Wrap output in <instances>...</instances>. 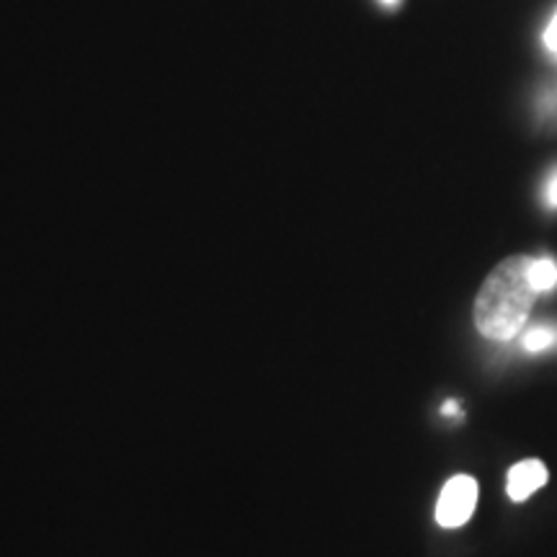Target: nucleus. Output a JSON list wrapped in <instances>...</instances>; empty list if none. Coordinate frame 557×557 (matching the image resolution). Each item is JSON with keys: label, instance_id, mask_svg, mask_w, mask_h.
I'll list each match as a JSON object with an SVG mask.
<instances>
[{"label": "nucleus", "instance_id": "nucleus-1", "mask_svg": "<svg viewBox=\"0 0 557 557\" xmlns=\"http://www.w3.org/2000/svg\"><path fill=\"white\" fill-rule=\"evenodd\" d=\"M529 256H511L485 276L475 299V325L485 338L511 341L524 329L537 289L529 282Z\"/></svg>", "mask_w": 557, "mask_h": 557}, {"label": "nucleus", "instance_id": "nucleus-2", "mask_svg": "<svg viewBox=\"0 0 557 557\" xmlns=\"http://www.w3.org/2000/svg\"><path fill=\"white\" fill-rule=\"evenodd\" d=\"M478 506V480L472 475H455L442 487L436 500V521L444 529L465 527Z\"/></svg>", "mask_w": 557, "mask_h": 557}, {"label": "nucleus", "instance_id": "nucleus-3", "mask_svg": "<svg viewBox=\"0 0 557 557\" xmlns=\"http://www.w3.org/2000/svg\"><path fill=\"white\" fill-rule=\"evenodd\" d=\"M547 480H549V472L540 459H521L519 465H513V468L508 470L506 493L513 504H521V500L534 496L540 487H545Z\"/></svg>", "mask_w": 557, "mask_h": 557}, {"label": "nucleus", "instance_id": "nucleus-4", "mask_svg": "<svg viewBox=\"0 0 557 557\" xmlns=\"http://www.w3.org/2000/svg\"><path fill=\"white\" fill-rule=\"evenodd\" d=\"M529 282L532 287L540 292H549L557 284V263L549 259H532V267H529Z\"/></svg>", "mask_w": 557, "mask_h": 557}, {"label": "nucleus", "instance_id": "nucleus-5", "mask_svg": "<svg viewBox=\"0 0 557 557\" xmlns=\"http://www.w3.org/2000/svg\"><path fill=\"white\" fill-rule=\"evenodd\" d=\"M557 344V329H549V325H537V329L524 333V348L532 354L547 351Z\"/></svg>", "mask_w": 557, "mask_h": 557}, {"label": "nucleus", "instance_id": "nucleus-6", "mask_svg": "<svg viewBox=\"0 0 557 557\" xmlns=\"http://www.w3.org/2000/svg\"><path fill=\"white\" fill-rule=\"evenodd\" d=\"M545 201L549 209H557V169L545 181Z\"/></svg>", "mask_w": 557, "mask_h": 557}, {"label": "nucleus", "instance_id": "nucleus-7", "mask_svg": "<svg viewBox=\"0 0 557 557\" xmlns=\"http://www.w3.org/2000/svg\"><path fill=\"white\" fill-rule=\"evenodd\" d=\"M545 45L557 54V13L553 16V21H549V26L545 32Z\"/></svg>", "mask_w": 557, "mask_h": 557}, {"label": "nucleus", "instance_id": "nucleus-8", "mask_svg": "<svg viewBox=\"0 0 557 557\" xmlns=\"http://www.w3.org/2000/svg\"><path fill=\"white\" fill-rule=\"evenodd\" d=\"M457 413V403H447V406H444V416H455Z\"/></svg>", "mask_w": 557, "mask_h": 557}, {"label": "nucleus", "instance_id": "nucleus-9", "mask_svg": "<svg viewBox=\"0 0 557 557\" xmlns=\"http://www.w3.org/2000/svg\"><path fill=\"white\" fill-rule=\"evenodd\" d=\"M382 3H385V5H395V3H398V0H382Z\"/></svg>", "mask_w": 557, "mask_h": 557}]
</instances>
